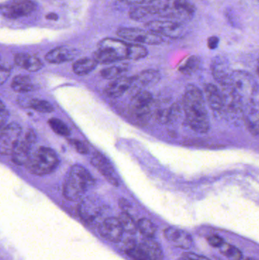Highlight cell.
<instances>
[{
	"mask_svg": "<svg viewBox=\"0 0 259 260\" xmlns=\"http://www.w3.org/2000/svg\"><path fill=\"white\" fill-rule=\"evenodd\" d=\"M147 54V48L141 44L117 38H105L99 43L93 59L97 63L112 64L123 60H140Z\"/></svg>",
	"mask_w": 259,
	"mask_h": 260,
	"instance_id": "1",
	"label": "cell"
},
{
	"mask_svg": "<svg viewBox=\"0 0 259 260\" xmlns=\"http://www.w3.org/2000/svg\"><path fill=\"white\" fill-rule=\"evenodd\" d=\"M182 108L187 124L196 133L204 134L210 129V120L202 91L194 85L186 88L182 98Z\"/></svg>",
	"mask_w": 259,
	"mask_h": 260,
	"instance_id": "2",
	"label": "cell"
},
{
	"mask_svg": "<svg viewBox=\"0 0 259 260\" xmlns=\"http://www.w3.org/2000/svg\"><path fill=\"white\" fill-rule=\"evenodd\" d=\"M149 5L155 16L181 24L193 19L196 13V7L189 0H154Z\"/></svg>",
	"mask_w": 259,
	"mask_h": 260,
	"instance_id": "3",
	"label": "cell"
},
{
	"mask_svg": "<svg viewBox=\"0 0 259 260\" xmlns=\"http://www.w3.org/2000/svg\"><path fill=\"white\" fill-rule=\"evenodd\" d=\"M94 184V178L86 168L81 165H74L70 168L64 182V197L69 201H77Z\"/></svg>",
	"mask_w": 259,
	"mask_h": 260,
	"instance_id": "4",
	"label": "cell"
},
{
	"mask_svg": "<svg viewBox=\"0 0 259 260\" xmlns=\"http://www.w3.org/2000/svg\"><path fill=\"white\" fill-rule=\"evenodd\" d=\"M59 163V157L53 149L39 147L30 154L25 166L31 174L44 176L53 173Z\"/></svg>",
	"mask_w": 259,
	"mask_h": 260,
	"instance_id": "5",
	"label": "cell"
},
{
	"mask_svg": "<svg viewBox=\"0 0 259 260\" xmlns=\"http://www.w3.org/2000/svg\"><path fill=\"white\" fill-rule=\"evenodd\" d=\"M229 85L243 108L247 106L255 94L258 92L253 77L244 71L233 72Z\"/></svg>",
	"mask_w": 259,
	"mask_h": 260,
	"instance_id": "6",
	"label": "cell"
},
{
	"mask_svg": "<svg viewBox=\"0 0 259 260\" xmlns=\"http://www.w3.org/2000/svg\"><path fill=\"white\" fill-rule=\"evenodd\" d=\"M125 252L134 260H162L164 253L158 242L152 238H146L139 244L134 241L125 244Z\"/></svg>",
	"mask_w": 259,
	"mask_h": 260,
	"instance_id": "7",
	"label": "cell"
},
{
	"mask_svg": "<svg viewBox=\"0 0 259 260\" xmlns=\"http://www.w3.org/2000/svg\"><path fill=\"white\" fill-rule=\"evenodd\" d=\"M117 36L120 39L132 44L141 45H159L164 42V38L157 34L138 27H120L117 30Z\"/></svg>",
	"mask_w": 259,
	"mask_h": 260,
	"instance_id": "8",
	"label": "cell"
},
{
	"mask_svg": "<svg viewBox=\"0 0 259 260\" xmlns=\"http://www.w3.org/2000/svg\"><path fill=\"white\" fill-rule=\"evenodd\" d=\"M153 96L147 91H138L132 98L129 105L131 117L138 123H146L151 116Z\"/></svg>",
	"mask_w": 259,
	"mask_h": 260,
	"instance_id": "9",
	"label": "cell"
},
{
	"mask_svg": "<svg viewBox=\"0 0 259 260\" xmlns=\"http://www.w3.org/2000/svg\"><path fill=\"white\" fill-rule=\"evenodd\" d=\"M144 26L146 29L159 36L170 39H180L187 33L183 24L170 20L153 19L146 22Z\"/></svg>",
	"mask_w": 259,
	"mask_h": 260,
	"instance_id": "10",
	"label": "cell"
},
{
	"mask_svg": "<svg viewBox=\"0 0 259 260\" xmlns=\"http://www.w3.org/2000/svg\"><path fill=\"white\" fill-rule=\"evenodd\" d=\"M22 134L21 126L12 123L0 131V154L9 155L13 153Z\"/></svg>",
	"mask_w": 259,
	"mask_h": 260,
	"instance_id": "11",
	"label": "cell"
},
{
	"mask_svg": "<svg viewBox=\"0 0 259 260\" xmlns=\"http://www.w3.org/2000/svg\"><path fill=\"white\" fill-rule=\"evenodd\" d=\"M36 141V133L28 129L20 138L16 148L12 153V161L17 165H25L31 154V150Z\"/></svg>",
	"mask_w": 259,
	"mask_h": 260,
	"instance_id": "12",
	"label": "cell"
},
{
	"mask_svg": "<svg viewBox=\"0 0 259 260\" xmlns=\"http://www.w3.org/2000/svg\"><path fill=\"white\" fill-rule=\"evenodd\" d=\"M36 6L30 0H11L0 6V12L9 18L27 16L36 9Z\"/></svg>",
	"mask_w": 259,
	"mask_h": 260,
	"instance_id": "13",
	"label": "cell"
},
{
	"mask_svg": "<svg viewBox=\"0 0 259 260\" xmlns=\"http://www.w3.org/2000/svg\"><path fill=\"white\" fill-rule=\"evenodd\" d=\"M98 231L102 238L112 243L120 242L124 233L120 220L114 217L105 219L99 226Z\"/></svg>",
	"mask_w": 259,
	"mask_h": 260,
	"instance_id": "14",
	"label": "cell"
},
{
	"mask_svg": "<svg viewBox=\"0 0 259 260\" xmlns=\"http://www.w3.org/2000/svg\"><path fill=\"white\" fill-rule=\"evenodd\" d=\"M103 212V206L98 199L88 197L84 199L79 206V214L81 218L88 223L95 221Z\"/></svg>",
	"mask_w": 259,
	"mask_h": 260,
	"instance_id": "15",
	"label": "cell"
},
{
	"mask_svg": "<svg viewBox=\"0 0 259 260\" xmlns=\"http://www.w3.org/2000/svg\"><path fill=\"white\" fill-rule=\"evenodd\" d=\"M211 73L216 82L222 87L228 86L231 82V74L229 61L223 56H216L211 65Z\"/></svg>",
	"mask_w": 259,
	"mask_h": 260,
	"instance_id": "16",
	"label": "cell"
},
{
	"mask_svg": "<svg viewBox=\"0 0 259 260\" xmlns=\"http://www.w3.org/2000/svg\"><path fill=\"white\" fill-rule=\"evenodd\" d=\"M91 163L113 186H119L120 183L117 179L115 170L110 162L103 154L100 153L94 154L91 157Z\"/></svg>",
	"mask_w": 259,
	"mask_h": 260,
	"instance_id": "17",
	"label": "cell"
},
{
	"mask_svg": "<svg viewBox=\"0 0 259 260\" xmlns=\"http://www.w3.org/2000/svg\"><path fill=\"white\" fill-rule=\"evenodd\" d=\"M164 235L167 241L178 248L187 250L193 246V240L191 235L177 228H167L164 231Z\"/></svg>",
	"mask_w": 259,
	"mask_h": 260,
	"instance_id": "18",
	"label": "cell"
},
{
	"mask_svg": "<svg viewBox=\"0 0 259 260\" xmlns=\"http://www.w3.org/2000/svg\"><path fill=\"white\" fill-rule=\"evenodd\" d=\"M246 112H243L245 122L248 129L254 136L258 135V92L255 94L250 103L246 107Z\"/></svg>",
	"mask_w": 259,
	"mask_h": 260,
	"instance_id": "19",
	"label": "cell"
},
{
	"mask_svg": "<svg viewBox=\"0 0 259 260\" xmlns=\"http://www.w3.org/2000/svg\"><path fill=\"white\" fill-rule=\"evenodd\" d=\"M132 86V77L121 76L114 79L105 89V93L111 99L122 97Z\"/></svg>",
	"mask_w": 259,
	"mask_h": 260,
	"instance_id": "20",
	"label": "cell"
},
{
	"mask_svg": "<svg viewBox=\"0 0 259 260\" xmlns=\"http://www.w3.org/2000/svg\"><path fill=\"white\" fill-rule=\"evenodd\" d=\"M77 56L75 49L68 47H59L50 50L46 55V60L53 64H60L72 60Z\"/></svg>",
	"mask_w": 259,
	"mask_h": 260,
	"instance_id": "21",
	"label": "cell"
},
{
	"mask_svg": "<svg viewBox=\"0 0 259 260\" xmlns=\"http://www.w3.org/2000/svg\"><path fill=\"white\" fill-rule=\"evenodd\" d=\"M179 112L180 110L178 105H173L171 106L159 105L158 108L155 109L154 116H155V120L158 123L165 125L175 121Z\"/></svg>",
	"mask_w": 259,
	"mask_h": 260,
	"instance_id": "22",
	"label": "cell"
},
{
	"mask_svg": "<svg viewBox=\"0 0 259 260\" xmlns=\"http://www.w3.org/2000/svg\"><path fill=\"white\" fill-rule=\"evenodd\" d=\"M161 79V74L155 70H147L141 72L132 77V86L145 88L156 85Z\"/></svg>",
	"mask_w": 259,
	"mask_h": 260,
	"instance_id": "23",
	"label": "cell"
},
{
	"mask_svg": "<svg viewBox=\"0 0 259 260\" xmlns=\"http://www.w3.org/2000/svg\"><path fill=\"white\" fill-rule=\"evenodd\" d=\"M205 98L210 108L215 112L223 110V95L221 91L214 84H208L205 88Z\"/></svg>",
	"mask_w": 259,
	"mask_h": 260,
	"instance_id": "24",
	"label": "cell"
},
{
	"mask_svg": "<svg viewBox=\"0 0 259 260\" xmlns=\"http://www.w3.org/2000/svg\"><path fill=\"white\" fill-rule=\"evenodd\" d=\"M17 66L29 72H38L43 67L39 58L28 53H18L15 56Z\"/></svg>",
	"mask_w": 259,
	"mask_h": 260,
	"instance_id": "25",
	"label": "cell"
},
{
	"mask_svg": "<svg viewBox=\"0 0 259 260\" xmlns=\"http://www.w3.org/2000/svg\"><path fill=\"white\" fill-rule=\"evenodd\" d=\"M129 18L135 21H151V18L155 16L153 11L149 5L134 6L129 10Z\"/></svg>",
	"mask_w": 259,
	"mask_h": 260,
	"instance_id": "26",
	"label": "cell"
},
{
	"mask_svg": "<svg viewBox=\"0 0 259 260\" xmlns=\"http://www.w3.org/2000/svg\"><path fill=\"white\" fill-rule=\"evenodd\" d=\"M200 63L201 61L199 56L192 55V56H187L179 62L178 65V70L182 74L190 76L199 70Z\"/></svg>",
	"mask_w": 259,
	"mask_h": 260,
	"instance_id": "27",
	"label": "cell"
},
{
	"mask_svg": "<svg viewBox=\"0 0 259 260\" xmlns=\"http://www.w3.org/2000/svg\"><path fill=\"white\" fill-rule=\"evenodd\" d=\"M12 88L16 92L25 94L33 91L34 85L32 83L30 76L19 75L14 78L12 82Z\"/></svg>",
	"mask_w": 259,
	"mask_h": 260,
	"instance_id": "28",
	"label": "cell"
},
{
	"mask_svg": "<svg viewBox=\"0 0 259 260\" xmlns=\"http://www.w3.org/2000/svg\"><path fill=\"white\" fill-rule=\"evenodd\" d=\"M97 64L93 58H83L73 64V71L78 76H86L97 67Z\"/></svg>",
	"mask_w": 259,
	"mask_h": 260,
	"instance_id": "29",
	"label": "cell"
},
{
	"mask_svg": "<svg viewBox=\"0 0 259 260\" xmlns=\"http://www.w3.org/2000/svg\"><path fill=\"white\" fill-rule=\"evenodd\" d=\"M128 70H129V66L127 64H117V65L103 69L100 72V75L103 79H106V80H114L117 78L123 76Z\"/></svg>",
	"mask_w": 259,
	"mask_h": 260,
	"instance_id": "30",
	"label": "cell"
},
{
	"mask_svg": "<svg viewBox=\"0 0 259 260\" xmlns=\"http://www.w3.org/2000/svg\"><path fill=\"white\" fill-rule=\"evenodd\" d=\"M26 108H30L40 113H51L53 107L50 102L41 99H30L26 102Z\"/></svg>",
	"mask_w": 259,
	"mask_h": 260,
	"instance_id": "31",
	"label": "cell"
},
{
	"mask_svg": "<svg viewBox=\"0 0 259 260\" xmlns=\"http://www.w3.org/2000/svg\"><path fill=\"white\" fill-rule=\"evenodd\" d=\"M137 229L146 238H153L157 232L154 223L147 218H141L137 223Z\"/></svg>",
	"mask_w": 259,
	"mask_h": 260,
	"instance_id": "32",
	"label": "cell"
},
{
	"mask_svg": "<svg viewBox=\"0 0 259 260\" xmlns=\"http://www.w3.org/2000/svg\"><path fill=\"white\" fill-rule=\"evenodd\" d=\"M219 248H220V253L229 260H241L243 257L242 252L237 247L231 244L225 242Z\"/></svg>",
	"mask_w": 259,
	"mask_h": 260,
	"instance_id": "33",
	"label": "cell"
},
{
	"mask_svg": "<svg viewBox=\"0 0 259 260\" xmlns=\"http://www.w3.org/2000/svg\"><path fill=\"white\" fill-rule=\"evenodd\" d=\"M49 126L56 134L62 136H68L70 130L64 122L58 118H51L48 121Z\"/></svg>",
	"mask_w": 259,
	"mask_h": 260,
	"instance_id": "34",
	"label": "cell"
},
{
	"mask_svg": "<svg viewBox=\"0 0 259 260\" xmlns=\"http://www.w3.org/2000/svg\"><path fill=\"white\" fill-rule=\"evenodd\" d=\"M123 226V230L128 233H135L138 229H137V224H135L134 220L132 219V217L129 215V214L126 212H123L120 215V218H118Z\"/></svg>",
	"mask_w": 259,
	"mask_h": 260,
	"instance_id": "35",
	"label": "cell"
},
{
	"mask_svg": "<svg viewBox=\"0 0 259 260\" xmlns=\"http://www.w3.org/2000/svg\"><path fill=\"white\" fill-rule=\"evenodd\" d=\"M70 144L76 148L78 152L82 154H87L88 153V148L83 142L77 139H71L69 141Z\"/></svg>",
	"mask_w": 259,
	"mask_h": 260,
	"instance_id": "36",
	"label": "cell"
},
{
	"mask_svg": "<svg viewBox=\"0 0 259 260\" xmlns=\"http://www.w3.org/2000/svg\"><path fill=\"white\" fill-rule=\"evenodd\" d=\"M208 242L212 247H218L219 248V247L223 245L224 243H225V240L221 237L219 236V235H214L208 237Z\"/></svg>",
	"mask_w": 259,
	"mask_h": 260,
	"instance_id": "37",
	"label": "cell"
},
{
	"mask_svg": "<svg viewBox=\"0 0 259 260\" xmlns=\"http://www.w3.org/2000/svg\"><path fill=\"white\" fill-rule=\"evenodd\" d=\"M120 1L129 6H137L151 4L154 0H120Z\"/></svg>",
	"mask_w": 259,
	"mask_h": 260,
	"instance_id": "38",
	"label": "cell"
},
{
	"mask_svg": "<svg viewBox=\"0 0 259 260\" xmlns=\"http://www.w3.org/2000/svg\"><path fill=\"white\" fill-rule=\"evenodd\" d=\"M219 42H220V40H219L218 37L211 36L208 38L207 45L210 50H215L218 47Z\"/></svg>",
	"mask_w": 259,
	"mask_h": 260,
	"instance_id": "39",
	"label": "cell"
},
{
	"mask_svg": "<svg viewBox=\"0 0 259 260\" xmlns=\"http://www.w3.org/2000/svg\"><path fill=\"white\" fill-rule=\"evenodd\" d=\"M9 114L6 110L0 111V131L6 126L8 120H9Z\"/></svg>",
	"mask_w": 259,
	"mask_h": 260,
	"instance_id": "40",
	"label": "cell"
},
{
	"mask_svg": "<svg viewBox=\"0 0 259 260\" xmlns=\"http://www.w3.org/2000/svg\"><path fill=\"white\" fill-rule=\"evenodd\" d=\"M9 76H10L9 70L3 68V67H0V85L5 83V82L9 79Z\"/></svg>",
	"mask_w": 259,
	"mask_h": 260,
	"instance_id": "41",
	"label": "cell"
},
{
	"mask_svg": "<svg viewBox=\"0 0 259 260\" xmlns=\"http://www.w3.org/2000/svg\"><path fill=\"white\" fill-rule=\"evenodd\" d=\"M119 206L121 208L123 212H126V213H128V212L132 209V206H131L130 203L128 202L127 200L124 198H121L119 200Z\"/></svg>",
	"mask_w": 259,
	"mask_h": 260,
	"instance_id": "42",
	"label": "cell"
},
{
	"mask_svg": "<svg viewBox=\"0 0 259 260\" xmlns=\"http://www.w3.org/2000/svg\"><path fill=\"white\" fill-rule=\"evenodd\" d=\"M183 256H187L191 260H211L206 256H200V255H197L193 253H184Z\"/></svg>",
	"mask_w": 259,
	"mask_h": 260,
	"instance_id": "43",
	"label": "cell"
},
{
	"mask_svg": "<svg viewBox=\"0 0 259 260\" xmlns=\"http://www.w3.org/2000/svg\"><path fill=\"white\" fill-rule=\"evenodd\" d=\"M47 19L54 20L55 21V20L58 19V16L55 13H50L47 15Z\"/></svg>",
	"mask_w": 259,
	"mask_h": 260,
	"instance_id": "44",
	"label": "cell"
},
{
	"mask_svg": "<svg viewBox=\"0 0 259 260\" xmlns=\"http://www.w3.org/2000/svg\"><path fill=\"white\" fill-rule=\"evenodd\" d=\"M3 110H6V108H5L4 104L0 100V111H3Z\"/></svg>",
	"mask_w": 259,
	"mask_h": 260,
	"instance_id": "45",
	"label": "cell"
},
{
	"mask_svg": "<svg viewBox=\"0 0 259 260\" xmlns=\"http://www.w3.org/2000/svg\"><path fill=\"white\" fill-rule=\"evenodd\" d=\"M178 260H191V259H189V258L187 257V256H182V257L179 258V259H178Z\"/></svg>",
	"mask_w": 259,
	"mask_h": 260,
	"instance_id": "46",
	"label": "cell"
},
{
	"mask_svg": "<svg viewBox=\"0 0 259 260\" xmlns=\"http://www.w3.org/2000/svg\"><path fill=\"white\" fill-rule=\"evenodd\" d=\"M246 260H257V259H255V258L249 257V258H247V259H246Z\"/></svg>",
	"mask_w": 259,
	"mask_h": 260,
	"instance_id": "47",
	"label": "cell"
}]
</instances>
